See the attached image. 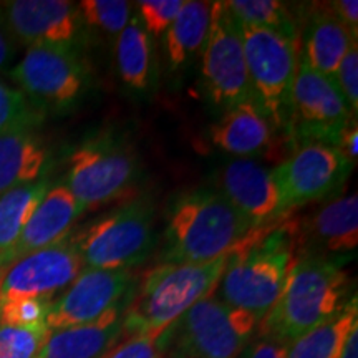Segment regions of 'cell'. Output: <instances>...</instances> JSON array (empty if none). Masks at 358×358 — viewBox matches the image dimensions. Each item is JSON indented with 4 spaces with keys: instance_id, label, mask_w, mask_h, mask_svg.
I'll return each instance as SVG.
<instances>
[{
    "instance_id": "34",
    "label": "cell",
    "mask_w": 358,
    "mask_h": 358,
    "mask_svg": "<svg viewBox=\"0 0 358 358\" xmlns=\"http://www.w3.org/2000/svg\"><path fill=\"white\" fill-rule=\"evenodd\" d=\"M105 358H159L156 340L143 335H128Z\"/></svg>"
},
{
    "instance_id": "21",
    "label": "cell",
    "mask_w": 358,
    "mask_h": 358,
    "mask_svg": "<svg viewBox=\"0 0 358 358\" xmlns=\"http://www.w3.org/2000/svg\"><path fill=\"white\" fill-rule=\"evenodd\" d=\"M357 38L332 15L327 3H312L301 34V58L313 70L334 78Z\"/></svg>"
},
{
    "instance_id": "24",
    "label": "cell",
    "mask_w": 358,
    "mask_h": 358,
    "mask_svg": "<svg viewBox=\"0 0 358 358\" xmlns=\"http://www.w3.org/2000/svg\"><path fill=\"white\" fill-rule=\"evenodd\" d=\"M211 8L213 2L185 0V6L164 34V53L173 70L185 66L203 50L211 25Z\"/></svg>"
},
{
    "instance_id": "15",
    "label": "cell",
    "mask_w": 358,
    "mask_h": 358,
    "mask_svg": "<svg viewBox=\"0 0 358 358\" xmlns=\"http://www.w3.org/2000/svg\"><path fill=\"white\" fill-rule=\"evenodd\" d=\"M82 271L83 262L69 236L62 243L12 262L0 280V301L30 297L53 302Z\"/></svg>"
},
{
    "instance_id": "18",
    "label": "cell",
    "mask_w": 358,
    "mask_h": 358,
    "mask_svg": "<svg viewBox=\"0 0 358 358\" xmlns=\"http://www.w3.org/2000/svg\"><path fill=\"white\" fill-rule=\"evenodd\" d=\"M87 211L64 182L50 186L10 254V264L35 250L50 248L70 236L71 227ZM8 264V266H10Z\"/></svg>"
},
{
    "instance_id": "10",
    "label": "cell",
    "mask_w": 358,
    "mask_h": 358,
    "mask_svg": "<svg viewBox=\"0 0 358 358\" xmlns=\"http://www.w3.org/2000/svg\"><path fill=\"white\" fill-rule=\"evenodd\" d=\"M204 92L219 110L252 100L239 27L226 2H213L201 65Z\"/></svg>"
},
{
    "instance_id": "20",
    "label": "cell",
    "mask_w": 358,
    "mask_h": 358,
    "mask_svg": "<svg viewBox=\"0 0 358 358\" xmlns=\"http://www.w3.org/2000/svg\"><path fill=\"white\" fill-rule=\"evenodd\" d=\"M129 302L120 303L85 325L53 330L40 358H105L124 335L123 317Z\"/></svg>"
},
{
    "instance_id": "4",
    "label": "cell",
    "mask_w": 358,
    "mask_h": 358,
    "mask_svg": "<svg viewBox=\"0 0 358 358\" xmlns=\"http://www.w3.org/2000/svg\"><path fill=\"white\" fill-rule=\"evenodd\" d=\"M227 256L203 264H158L138 282L123 317L124 335L158 340L182 313L216 294Z\"/></svg>"
},
{
    "instance_id": "9",
    "label": "cell",
    "mask_w": 358,
    "mask_h": 358,
    "mask_svg": "<svg viewBox=\"0 0 358 358\" xmlns=\"http://www.w3.org/2000/svg\"><path fill=\"white\" fill-rule=\"evenodd\" d=\"M10 77L37 111L70 110L88 87V70L78 52L64 47H29Z\"/></svg>"
},
{
    "instance_id": "36",
    "label": "cell",
    "mask_w": 358,
    "mask_h": 358,
    "mask_svg": "<svg viewBox=\"0 0 358 358\" xmlns=\"http://www.w3.org/2000/svg\"><path fill=\"white\" fill-rule=\"evenodd\" d=\"M289 343L279 338L261 335L257 342L249 348L248 358H287Z\"/></svg>"
},
{
    "instance_id": "8",
    "label": "cell",
    "mask_w": 358,
    "mask_h": 358,
    "mask_svg": "<svg viewBox=\"0 0 358 358\" xmlns=\"http://www.w3.org/2000/svg\"><path fill=\"white\" fill-rule=\"evenodd\" d=\"M138 173V158L127 141L98 134L71 151L64 185L85 209H92L127 194Z\"/></svg>"
},
{
    "instance_id": "19",
    "label": "cell",
    "mask_w": 358,
    "mask_h": 358,
    "mask_svg": "<svg viewBox=\"0 0 358 358\" xmlns=\"http://www.w3.org/2000/svg\"><path fill=\"white\" fill-rule=\"evenodd\" d=\"M214 146L234 158L264 156L275 145L277 133L254 100H245L226 110L209 129Z\"/></svg>"
},
{
    "instance_id": "3",
    "label": "cell",
    "mask_w": 358,
    "mask_h": 358,
    "mask_svg": "<svg viewBox=\"0 0 358 358\" xmlns=\"http://www.w3.org/2000/svg\"><path fill=\"white\" fill-rule=\"evenodd\" d=\"M256 227L211 187L179 194L164 227L159 264H203L227 256Z\"/></svg>"
},
{
    "instance_id": "29",
    "label": "cell",
    "mask_w": 358,
    "mask_h": 358,
    "mask_svg": "<svg viewBox=\"0 0 358 358\" xmlns=\"http://www.w3.org/2000/svg\"><path fill=\"white\" fill-rule=\"evenodd\" d=\"M50 330L0 325V358H37Z\"/></svg>"
},
{
    "instance_id": "40",
    "label": "cell",
    "mask_w": 358,
    "mask_h": 358,
    "mask_svg": "<svg viewBox=\"0 0 358 358\" xmlns=\"http://www.w3.org/2000/svg\"><path fill=\"white\" fill-rule=\"evenodd\" d=\"M2 275H3V271H2V268H0V280H2Z\"/></svg>"
},
{
    "instance_id": "22",
    "label": "cell",
    "mask_w": 358,
    "mask_h": 358,
    "mask_svg": "<svg viewBox=\"0 0 358 358\" xmlns=\"http://www.w3.org/2000/svg\"><path fill=\"white\" fill-rule=\"evenodd\" d=\"M47 146L32 128H17L0 134V196L45 176Z\"/></svg>"
},
{
    "instance_id": "39",
    "label": "cell",
    "mask_w": 358,
    "mask_h": 358,
    "mask_svg": "<svg viewBox=\"0 0 358 358\" xmlns=\"http://www.w3.org/2000/svg\"><path fill=\"white\" fill-rule=\"evenodd\" d=\"M340 358H358V325L353 327L350 335H348Z\"/></svg>"
},
{
    "instance_id": "23",
    "label": "cell",
    "mask_w": 358,
    "mask_h": 358,
    "mask_svg": "<svg viewBox=\"0 0 358 358\" xmlns=\"http://www.w3.org/2000/svg\"><path fill=\"white\" fill-rule=\"evenodd\" d=\"M116 69L122 82L133 92H148L153 85L155 45L138 15H131L128 25L116 37Z\"/></svg>"
},
{
    "instance_id": "25",
    "label": "cell",
    "mask_w": 358,
    "mask_h": 358,
    "mask_svg": "<svg viewBox=\"0 0 358 358\" xmlns=\"http://www.w3.org/2000/svg\"><path fill=\"white\" fill-rule=\"evenodd\" d=\"M48 189L50 181L43 176L38 181L13 187L0 196V268L3 272L10 264V254L22 231Z\"/></svg>"
},
{
    "instance_id": "33",
    "label": "cell",
    "mask_w": 358,
    "mask_h": 358,
    "mask_svg": "<svg viewBox=\"0 0 358 358\" xmlns=\"http://www.w3.org/2000/svg\"><path fill=\"white\" fill-rule=\"evenodd\" d=\"M335 83L345 100L348 110L353 118L358 113V48L357 43L352 45L350 50L343 57L340 64L337 75H335Z\"/></svg>"
},
{
    "instance_id": "32",
    "label": "cell",
    "mask_w": 358,
    "mask_h": 358,
    "mask_svg": "<svg viewBox=\"0 0 358 358\" xmlns=\"http://www.w3.org/2000/svg\"><path fill=\"white\" fill-rule=\"evenodd\" d=\"M138 19L150 37L161 38L185 6V0H143L138 2Z\"/></svg>"
},
{
    "instance_id": "37",
    "label": "cell",
    "mask_w": 358,
    "mask_h": 358,
    "mask_svg": "<svg viewBox=\"0 0 358 358\" xmlns=\"http://www.w3.org/2000/svg\"><path fill=\"white\" fill-rule=\"evenodd\" d=\"M15 40L8 32L6 20H3L2 10H0V71L7 70L15 57Z\"/></svg>"
},
{
    "instance_id": "14",
    "label": "cell",
    "mask_w": 358,
    "mask_h": 358,
    "mask_svg": "<svg viewBox=\"0 0 358 358\" xmlns=\"http://www.w3.org/2000/svg\"><path fill=\"white\" fill-rule=\"evenodd\" d=\"M214 189L256 229L289 217L274 168L256 159L234 158L219 169Z\"/></svg>"
},
{
    "instance_id": "28",
    "label": "cell",
    "mask_w": 358,
    "mask_h": 358,
    "mask_svg": "<svg viewBox=\"0 0 358 358\" xmlns=\"http://www.w3.org/2000/svg\"><path fill=\"white\" fill-rule=\"evenodd\" d=\"M77 7L85 25L116 37L133 15L131 3L124 0H82Z\"/></svg>"
},
{
    "instance_id": "13",
    "label": "cell",
    "mask_w": 358,
    "mask_h": 358,
    "mask_svg": "<svg viewBox=\"0 0 358 358\" xmlns=\"http://www.w3.org/2000/svg\"><path fill=\"white\" fill-rule=\"evenodd\" d=\"M134 289L136 277L133 271L83 267L70 287L48 307V330L53 332L95 322L110 308L131 301Z\"/></svg>"
},
{
    "instance_id": "27",
    "label": "cell",
    "mask_w": 358,
    "mask_h": 358,
    "mask_svg": "<svg viewBox=\"0 0 358 358\" xmlns=\"http://www.w3.org/2000/svg\"><path fill=\"white\" fill-rule=\"evenodd\" d=\"M226 6L239 24L272 30L301 42V27L287 3L279 0H229Z\"/></svg>"
},
{
    "instance_id": "12",
    "label": "cell",
    "mask_w": 358,
    "mask_h": 358,
    "mask_svg": "<svg viewBox=\"0 0 358 358\" xmlns=\"http://www.w3.org/2000/svg\"><path fill=\"white\" fill-rule=\"evenodd\" d=\"M353 164L337 146L306 143L274 168L289 213L332 198L345 186Z\"/></svg>"
},
{
    "instance_id": "17",
    "label": "cell",
    "mask_w": 358,
    "mask_h": 358,
    "mask_svg": "<svg viewBox=\"0 0 358 358\" xmlns=\"http://www.w3.org/2000/svg\"><path fill=\"white\" fill-rule=\"evenodd\" d=\"M295 257L350 259L358 248V196L335 198L310 216L290 219Z\"/></svg>"
},
{
    "instance_id": "16",
    "label": "cell",
    "mask_w": 358,
    "mask_h": 358,
    "mask_svg": "<svg viewBox=\"0 0 358 358\" xmlns=\"http://www.w3.org/2000/svg\"><path fill=\"white\" fill-rule=\"evenodd\" d=\"M8 32L29 47H64L77 50L83 40L78 7L66 0H13L0 6Z\"/></svg>"
},
{
    "instance_id": "5",
    "label": "cell",
    "mask_w": 358,
    "mask_h": 358,
    "mask_svg": "<svg viewBox=\"0 0 358 358\" xmlns=\"http://www.w3.org/2000/svg\"><path fill=\"white\" fill-rule=\"evenodd\" d=\"M259 322L216 295L182 313L156 340L159 358H243Z\"/></svg>"
},
{
    "instance_id": "26",
    "label": "cell",
    "mask_w": 358,
    "mask_h": 358,
    "mask_svg": "<svg viewBox=\"0 0 358 358\" xmlns=\"http://www.w3.org/2000/svg\"><path fill=\"white\" fill-rule=\"evenodd\" d=\"M358 325L357 295L337 315L289 343L287 358H340L348 335Z\"/></svg>"
},
{
    "instance_id": "41",
    "label": "cell",
    "mask_w": 358,
    "mask_h": 358,
    "mask_svg": "<svg viewBox=\"0 0 358 358\" xmlns=\"http://www.w3.org/2000/svg\"><path fill=\"white\" fill-rule=\"evenodd\" d=\"M37 358H40V355H38V357H37Z\"/></svg>"
},
{
    "instance_id": "30",
    "label": "cell",
    "mask_w": 358,
    "mask_h": 358,
    "mask_svg": "<svg viewBox=\"0 0 358 358\" xmlns=\"http://www.w3.org/2000/svg\"><path fill=\"white\" fill-rule=\"evenodd\" d=\"M37 122L38 111L24 93L0 82V134L17 128H34Z\"/></svg>"
},
{
    "instance_id": "6",
    "label": "cell",
    "mask_w": 358,
    "mask_h": 358,
    "mask_svg": "<svg viewBox=\"0 0 358 358\" xmlns=\"http://www.w3.org/2000/svg\"><path fill=\"white\" fill-rule=\"evenodd\" d=\"M237 27L243 40L252 100L272 129L290 141L292 95L301 62V42L239 22Z\"/></svg>"
},
{
    "instance_id": "1",
    "label": "cell",
    "mask_w": 358,
    "mask_h": 358,
    "mask_svg": "<svg viewBox=\"0 0 358 358\" xmlns=\"http://www.w3.org/2000/svg\"><path fill=\"white\" fill-rule=\"evenodd\" d=\"M347 259L301 256L289 268L279 301L259 322L257 332L292 343L352 301Z\"/></svg>"
},
{
    "instance_id": "11",
    "label": "cell",
    "mask_w": 358,
    "mask_h": 358,
    "mask_svg": "<svg viewBox=\"0 0 358 358\" xmlns=\"http://www.w3.org/2000/svg\"><path fill=\"white\" fill-rule=\"evenodd\" d=\"M353 120L334 78L299 62L292 95V148L306 143H324L337 146L342 133Z\"/></svg>"
},
{
    "instance_id": "38",
    "label": "cell",
    "mask_w": 358,
    "mask_h": 358,
    "mask_svg": "<svg viewBox=\"0 0 358 358\" xmlns=\"http://www.w3.org/2000/svg\"><path fill=\"white\" fill-rule=\"evenodd\" d=\"M358 140V128H357V120L348 124L345 131L342 133V138L338 141V150L345 155V158L350 161L352 164H355L357 161V141Z\"/></svg>"
},
{
    "instance_id": "7",
    "label": "cell",
    "mask_w": 358,
    "mask_h": 358,
    "mask_svg": "<svg viewBox=\"0 0 358 358\" xmlns=\"http://www.w3.org/2000/svg\"><path fill=\"white\" fill-rule=\"evenodd\" d=\"M70 241L83 267L131 271L148 261L158 243L155 206L148 199L129 201L70 234Z\"/></svg>"
},
{
    "instance_id": "31",
    "label": "cell",
    "mask_w": 358,
    "mask_h": 358,
    "mask_svg": "<svg viewBox=\"0 0 358 358\" xmlns=\"http://www.w3.org/2000/svg\"><path fill=\"white\" fill-rule=\"evenodd\" d=\"M52 302L42 299H8L0 301V325L40 329L47 327V313ZM48 329V327H47Z\"/></svg>"
},
{
    "instance_id": "2",
    "label": "cell",
    "mask_w": 358,
    "mask_h": 358,
    "mask_svg": "<svg viewBox=\"0 0 358 358\" xmlns=\"http://www.w3.org/2000/svg\"><path fill=\"white\" fill-rule=\"evenodd\" d=\"M294 261L290 217L274 226L254 229L229 254L214 295L261 322L279 301Z\"/></svg>"
},
{
    "instance_id": "35",
    "label": "cell",
    "mask_w": 358,
    "mask_h": 358,
    "mask_svg": "<svg viewBox=\"0 0 358 358\" xmlns=\"http://www.w3.org/2000/svg\"><path fill=\"white\" fill-rule=\"evenodd\" d=\"M327 7L332 15L350 32L353 37L358 38V2L357 0H334L327 2Z\"/></svg>"
}]
</instances>
